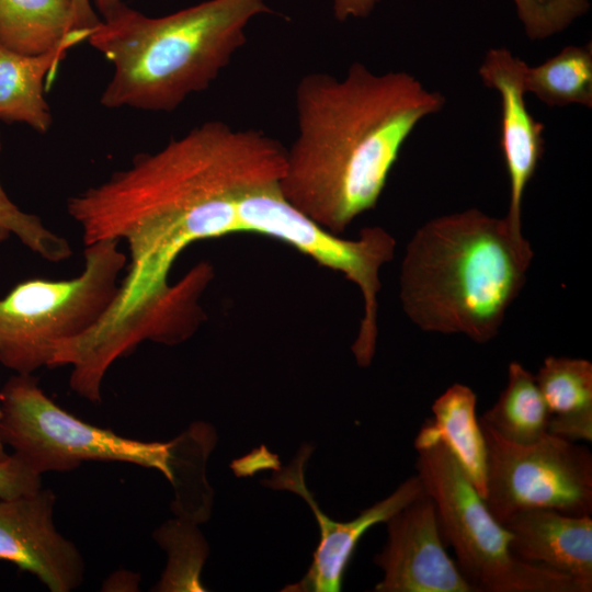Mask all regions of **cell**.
Masks as SVG:
<instances>
[{
    "label": "cell",
    "mask_w": 592,
    "mask_h": 592,
    "mask_svg": "<svg viewBox=\"0 0 592 592\" xmlns=\"http://www.w3.org/2000/svg\"><path fill=\"white\" fill-rule=\"evenodd\" d=\"M286 149L255 129L209 121L171 139L66 203L84 246L135 224H173L196 241L241 232L240 197L283 177Z\"/></svg>",
    "instance_id": "7a4b0ae2"
},
{
    "label": "cell",
    "mask_w": 592,
    "mask_h": 592,
    "mask_svg": "<svg viewBox=\"0 0 592 592\" xmlns=\"http://www.w3.org/2000/svg\"><path fill=\"white\" fill-rule=\"evenodd\" d=\"M91 31L76 30L57 47L25 55L0 46V121L24 123L39 134L49 130L53 116L45 100V82L55 77L67 52L88 39Z\"/></svg>",
    "instance_id": "9a60e30c"
},
{
    "label": "cell",
    "mask_w": 592,
    "mask_h": 592,
    "mask_svg": "<svg viewBox=\"0 0 592 592\" xmlns=\"http://www.w3.org/2000/svg\"><path fill=\"white\" fill-rule=\"evenodd\" d=\"M93 3L101 16L105 18L124 2L123 0H93Z\"/></svg>",
    "instance_id": "83f0119b"
},
{
    "label": "cell",
    "mask_w": 592,
    "mask_h": 592,
    "mask_svg": "<svg viewBox=\"0 0 592 592\" xmlns=\"http://www.w3.org/2000/svg\"><path fill=\"white\" fill-rule=\"evenodd\" d=\"M534 252L504 217L477 208L435 217L409 241L400 301L421 330L492 340L520 295Z\"/></svg>",
    "instance_id": "3957f363"
},
{
    "label": "cell",
    "mask_w": 592,
    "mask_h": 592,
    "mask_svg": "<svg viewBox=\"0 0 592 592\" xmlns=\"http://www.w3.org/2000/svg\"><path fill=\"white\" fill-rule=\"evenodd\" d=\"M388 539L374 558L384 577L377 592H474L448 556L433 500L424 493L387 522Z\"/></svg>",
    "instance_id": "8fae6325"
},
{
    "label": "cell",
    "mask_w": 592,
    "mask_h": 592,
    "mask_svg": "<svg viewBox=\"0 0 592 592\" xmlns=\"http://www.w3.org/2000/svg\"><path fill=\"white\" fill-rule=\"evenodd\" d=\"M213 431L205 423L191 428L171 443V471L175 499L171 504L177 517L203 522L210 505V491L205 480V462L213 445Z\"/></svg>",
    "instance_id": "ffe728a7"
},
{
    "label": "cell",
    "mask_w": 592,
    "mask_h": 592,
    "mask_svg": "<svg viewBox=\"0 0 592 592\" xmlns=\"http://www.w3.org/2000/svg\"><path fill=\"white\" fill-rule=\"evenodd\" d=\"M56 496L43 488L0 499V560L35 576L50 592H70L86 578L76 544L54 523Z\"/></svg>",
    "instance_id": "30bf717a"
},
{
    "label": "cell",
    "mask_w": 592,
    "mask_h": 592,
    "mask_svg": "<svg viewBox=\"0 0 592 592\" xmlns=\"http://www.w3.org/2000/svg\"><path fill=\"white\" fill-rule=\"evenodd\" d=\"M265 0H206L150 18L122 3L91 31L87 42L112 65L101 105L172 112L218 77L247 41Z\"/></svg>",
    "instance_id": "277c9868"
},
{
    "label": "cell",
    "mask_w": 592,
    "mask_h": 592,
    "mask_svg": "<svg viewBox=\"0 0 592 592\" xmlns=\"http://www.w3.org/2000/svg\"><path fill=\"white\" fill-rule=\"evenodd\" d=\"M121 241L84 246V266L68 280L27 278L0 299V363L15 374L49 365L56 346L75 339L107 312L127 265Z\"/></svg>",
    "instance_id": "8992f818"
},
{
    "label": "cell",
    "mask_w": 592,
    "mask_h": 592,
    "mask_svg": "<svg viewBox=\"0 0 592 592\" xmlns=\"http://www.w3.org/2000/svg\"><path fill=\"white\" fill-rule=\"evenodd\" d=\"M0 409L1 442L39 475L71 471L84 462H118L172 478L170 441L145 442L92 425L54 402L33 374L5 382Z\"/></svg>",
    "instance_id": "52a82bcc"
},
{
    "label": "cell",
    "mask_w": 592,
    "mask_h": 592,
    "mask_svg": "<svg viewBox=\"0 0 592 592\" xmlns=\"http://www.w3.org/2000/svg\"><path fill=\"white\" fill-rule=\"evenodd\" d=\"M379 2L380 0H333V14L340 22L366 18Z\"/></svg>",
    "instance_id": "484cf974"
},
{
    "label": "cell",
    "mask_w": 592,
    "mask_h": 592,
    "mask_svg": "<svg viewBox=\"0 0 592 592\" xmlns=\"http://www.w3.org/2000/svg\"><path fill=\"white\" fill-rule=\"evenodd\" d=\"M487 446L483 500L502 524L531 509L592 514V453L547 433L530 444L512 443L479 418Z\"/></svg>",
    "instance_id": "9c48e42d"
},
{
    "label": "cell",
    "mask_w": 592,
    "mask_h": 592,
    "mask_svg": "<svg viewBox=\"0 0 592 592\" xmlns=\"http://www.w3.org/2000/svg\"><path fill=\"white\" fill-rule=\"evenodd\" d=\"M241 232L281 240L322 266L341 272L361 291L363 317L352 352L357 364L369 366L376 350L380 267L392 260L395 238L378 226L365 227L357 239L332 234L296 209L284 196L281 181L247 191L238 204Z\"/></svg>",
    "instance_id": "ba28073f"
},
{
    "label": "cell",
    "mask_w": 592,
    "mask_h": 592,
    "mask_svg": "<svg viewBox=\"0 0 592 592\" xmlns=\"http://www.w3.org/2000/svg\"><path fill=\"white\" fill-rule=\"evenodd\" d=\"M72 0H0V46L36 55L48 52L76 31Z\"/></svg>",
    "instance_id": "ac0fdd59"
},
{
    "label": "cell",
    "mask_w": 592,
    "mask_h": 592,
    "mask_svg": "<svg viewBox=\"0 0 592 592\" xmlns=\"http://www.w3.org/2000/svg\"><path fill=\"white\" fill-rule=\"evenodd\" d=\"M2 149L0 136V152ZM14 235L26 248L44 260L58 263L69 259L72 249L62 236L48 229L42 219L21 210L0 183V243Z\"/></svg>",
    "instance_id": "603a6c76"
},
{
    "label": "cell",
    "mask_w": 592,
    "mask_h": 592,
    "mask_svg": "<svg viewBox=\"0 0 592 592\" xmlns=\"http://www.w3.org/2000/svg\"><path fill=\"white\" fill-rule=\"evenodd\" d=\"M42 487V475L15 454L0 463V499L13 498Z\"/></svg>",
    "instance_id": "d4e9b609"
},
{
    "label": "cell",
    "mask_w": 592,
    "mask_h": 592,
    "mask_svg": "<svg viewBox=\"0 0 592 592\" xmlns=\"http://www.w3.org/2000/svg\"><path fill=\"white\" fill-rule=\"evenodd\" d=\"M514 3L524 32L532 41L565 31L590 8L589 0H514Z\"/></svg>",
    "instance_id": "cb8c5ba5"
},
{
    "label": "cell",
    "mask_w": 592,
    "mask_h": 592,
    "mask_svg": "<svg viewBox=\"0 0 592 592\" xmlns=\"http://www.w3.org/2000/svg\"><path fill=\"white\" fill-rule=\"evenodd\" d=\"M526 93L549 106L592 107V46H566L544 62L524 71Z\"/></svg>",
    "instance_id": "44dd1931"
},
{
    "label": "cell",
    "mask_w": 592,
    "mask_h": 592,
    "mask_svg": "<svg viewBox=\"0 0 592 592\" xmlns=\"http://www.w3.org/2000/svg\"><path fill=\"white\" fill-rule=\"evenodd\" d=\"M446 100L405 71L352 64L341 79L305 75L295 91L297 136L286 149V200L340 235L373 209L408 138Z\"/></svg>",
    "instance_id": "6da1fadb"
},
{
    "label": "cell",
    "mask_w": 592,
    "mask_h": 592,
    "mask_svg": "<svg viewBox=\"0 0 592 592\" xmlns=\"http://www.w3.org/2000/svg\"><path fill=\"white\" fill-rule=\"evenodd\" d=\"M502 525L520 559L592 585V517L553 509H531Z\"/></svg>",
    "instance_id": "5bb4252c"
},
{
    "label": "cell",
    "mask_w": 592,
    "mask_h": 592,
    "mask_svg": "<svg viewBox=\"0 0 592 592\" xmlns=\"http://www.w3.org/2000/svg\"><path fill=\"white\" fill-rule=\"evenodd\" d=\"M0 417H1V409H0ZM9 457V454L5 451V446L0 440V463L5 460Z\"/></svg>",
    "instance_id": "f1b7e54d"
},
{
    "label": "cell",
    "mask_w": 592,
    "mask_h": 592,
    "mask_svg": "<svg viewBox=\"0 0 592 592\" xmlns=\"http://www.w3.org/2000/svg\"><path fill=\"white\" fill-rule=\"evenodd\" d=\"M73 29L92 31L101 21L92 9L91 0H72Z\"/></svg>",
    "instance_id": "4316f807"
},
{
    "label": "cell",
    "mask_w": 592,
    "mask_h": 592,
    "mask_svg": "<svg viewBox=\"0 0 592 592\" xmlns=\"http://www.w3.org/2000/svg\"><path fill=\"white\" fill-rule=\"evenodd\" d=\"M433 418L421 429L441 440L483 498L487 479V446L479 418L477 396L463 384L449 386L432 405Z\"/></svg>",
    "instance_id": "e0dca14e"
},
{
    "label": "cell",
    "mask_w": 592,
    "mask_h": 592,
    "mask_svg": "<svg viewBox=\"0 0 592 592\" xmlns=\"http://www.w3.org/2000/svg\"><path fill=\"white\" fill-rule=\"evenodd\" d=\"M152 537L168 553V563L151 591H205L201 571L208 549L197 524L177 517L157 528Z\"/></svg>",
    "instance_id": "7402d4cb"
},
{
    "label": "cell",
    "mask_w": 592,
    "mask_h": 592,
    "mask_svg": "<svg viewBox=\"0 0 592 592\" xmlns=\"http://www.w3.org/2000/svg\"><path fill=\"white\" fill-rule=\"evenodd\" d=\"M312 448L303 447L288 467L265 481L273 489L289 490L299 494L311 508L320 528V540L312 562L305 577L283 591H341L343 574L361 537L374 525L386 523L407 504L425 493L415 474L401 482L387 498L362 511L349 522L330 520L318 506L307 489L304 467Z\"/></svg>",
    "instance_id": "7c38bea8"
},
{
    "label": "cell",
    "mask_w": 592,
    "mask_h": 592,
    "mask_svg": "<svg viewBox=\"0 0 592 592\" xmlns=\"http://www.w3.org/2000/svg\"><path fill=\"white\" fill-rule=\"evenodd\" d=\"M549 418L535 376L521 363L511 362L504 389L480 419L503 439L530 444L548 433Z\"/></svg>",
    "instance_id": "d6986e66"
},
{
    "label": "cell",
    "mask_w": 592,
    "mask_h": 592,
    "mask_svg": "<svg viewBox=\"0 0 592 592\" xmlns=\"http://www.w3.org/2000/svg\"><path fill=\"white\" fill-rule=\"evenodd\" d=\"M415 463L425 493L433 500L445 545L474 592H591L592 585L511 550L510 532L491 514L448 447L420 429Z\"/></svg>",
    "instance_id": "5b68a950"
},
{
    "label": "cell",
    "mask_w": 592,
    "mask_h": 592,
    "mask_svg": "<svg viewBox=\"0 0 592 592\" xmlns=\"http://www.w3.org/2000/svg\"><path fill=\"white\" fill-rule=\"evenodd\" d=\"M535 376L550 418L548 433L571 442L592 441V363L547 356Z\"/></svg>",
    "instance_id": "2e32d148"
},
{
    "label": "cell",
    "mask_w": 592,
    "mask_h": 592,
    "mask_svg": "<svg viewBox=\"0 0 592 592\" xmlns=\"http://www.w3.org/2000/svg\"><path fill=\"white\" fill-rule=\"evenodd\" d=\"M526 62L504 47L491 48L479 67L482 83L500 99V146L510 182V202L504 219L513 234H522V201L535 175L545 150V127L530 113L525 102L524 71Z\"/></svg>",
    "instance_id": "4fadbf2b"
}]
</instances>
